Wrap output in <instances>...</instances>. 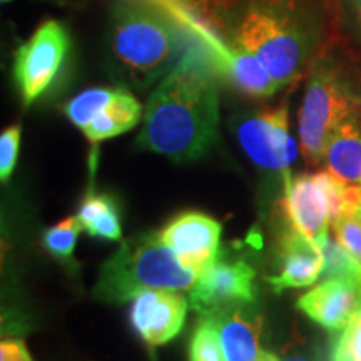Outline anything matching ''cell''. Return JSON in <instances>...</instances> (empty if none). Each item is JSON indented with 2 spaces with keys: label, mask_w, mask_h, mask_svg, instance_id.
<instances>
[{
  "label": "cell",
  "mask_w": 361,
  "mask_h": 361,
  "mask_svg": "<svg viewBox=\"0 0 361 361\" xmlns=\"http://www.w3.org/2000/svg\"><path fill=\"white\" fill-rule=\"evenodd\" d=\"M228 51L263 62L279 89L300 78L326 35L323 0H194Z\"/></svg>",
  "instance_id": "cell-1"
},
{
  "label": "cell",
  "mask_w": 361,
  "mask_h": 361,
  "mask_svg": "<svg viewBox=\"0 0 361 361\" xmlns=\"http://www.w3.org/2000/svg\"><path fill=\"white\" fill-rule=\"evenodd\" d=\"M218 72L204 45H189L149 96L137 146L179 162L204 156L218 139Z\"/></svg>",
  "instance_id": "cell-2"
},
{
  "label": "cell",
  "mask_w": 361,
  "mask_h": 361,
  "mask_svg": "<svg viewBox=\"0 0 361 361\" xmlns=\"http://www.w3.org/2000/svg\"><path fill=\"white\" fill-rule=\"evenodd\" d=\"M188 30L156 0H112L106 44L129 82L146 87L164 78L186 52Z\"/></svg>",
  "instance_id": "cell-3"
},
{
  "label": "cell",
  "mask_w": 361,
  "mask_h": 361,
  "mask_svg": "<svg viewBox=\"0 0 361 361\" xmlns=\"http://www.w3.org/2000/svg\"><path fill=\"white\" fill-rule=\"evenodd\" d=\"M196 274L189 271L161 234L144 233L126 239L102 264L94 295L106 303H126L146 290H189Z\"/></svg>",
  "instance_id": "cell-4"
},
{
  "label": "cell",
  "mask_w": 361,
  "mask_h": 361,
  "mask_svg": "<svg viewBox=\"0 0 361 361\" xmlns=\"http://www.w3.org/2000/svg\"><path fill=\"white\" fill-rule=\"evenodd\" d=\"M361 96L331 59L313 64L298 114L301 152L311 166L322 164L333 134L346 121L358 117Z\"/></svg>",
  "instance_id": "cell-5"
},
{
  "label": "cell",
  "mask_w": 361,
  "mask_h": 361,
  "mask_svg": "<svg viewBox=\"0 0 361 361\" xmlns=\"http://www.w3.org/2000/svg\"><path fill=\"white\" fill-rule=\"evenodd\" d=\"M72 39L64 22L47 19L13 54L12 74L24 107L32 106L56 82L67 57Z\"/></svg>",
  "instance_id": "cell-6"
},
{
  "label": "cell",
  "mask_w": 361,
  "mask_h": 361,
  "mask_svg": "<svg viewBox=\"0 0 361 361\" xmlns=\"http://www.w3.org/2000/svg\"><path fill=\"white\" fill-rule=\"evenodd\" d=\"M236 137L246 156L266 171H278L284 178L296 159L298 149L288 128V107L261 109L236 121Z\"/></svg>",
  "instance_id": "cell-7"
},
{
  "label": "cell",
  "mask_w": 361,
  "mask_h": 361,
  "mask_svg": "<svg viewBox=\"0 0 361 361\" xmlns=\"http://www.w3.org/2000/svg\"><path fill=\"white\" fill-rule=\"evenodd\" d=\"M255 278V269L246 261L218 259L196 276L189 288V303L202 316L252 303L256 296Z\"/></svg>",
  "instance_id": "cell-8"
},
{
  "label": "cell",
  "mask_w": 361,
  "mask_h": 361,
  "mask_svg": "<svg viewBox=\"0 0 361 361\" xmlns=\"http://www.w3.org/2000/svg\"><path fill=\"white\" fill-rule=\"evenodd\" d=\"M164 245L194 274H201L219 259L221 224L211 216L189 211L179 214L159 233Z\"/></svg>",
  "instance_id": "cell-9"
},
{
  "label": "cell",
  "mask_w": 361,
  "mask_h": 361,
  "mask_svg": "<svg viewBox=\"0 0 361 361\" xmlns=\"http://www.w3.org/2000/svg\"><path fill=\"white\" fill-rule=\"evenodd\" d=\"M188 301L171 290H146L133 300L130 324L149 346L174 340L184 326Z\"/></svg>",
  "instance_id": "cell-10"
},
{
  "label": "cell",
  "mask_w": 361,
  "mask_h": 361,
  "mask_svg": "<svg viewBox=\"0 0 361 361\" xmlns=\"http://www.w3.org/2000/svg\"><path fill=\"white\" fill-rule=\"evenodd\" d=\"M303 313L328 331H343L361 311V279L326 278L300 296Z\"/></svg>",
  "instance_id": "cell-11"
},
{
  "label": "cell",
  "mask_w": 361,
  "mask_h": 361,
  "mask_svg": "<svg viewBox=\"0 0 361 361\" xmlns=\"http://www.w3.org/2000/svg\"><path fill=\"white\" fill-rule=\"evenodd\" d=\"M283 207L291 228L306 234L316 245L329 236L328 202L314 174L284 178Z\"/></svg>",
  "instance_id": "cell-12"
},
{
  "label": "cell",
  "mask_w": 361,
  "mask_h": 361,
  "mask_svg": "<svg viewBox=\"0 0 361 361\" xmlns=\"http://www.w3.org/2000/svg\"><path fill=\"white\" fill-rule=\"evenodd\" d=\"M279 273L266 281L276 293L296 288H308L318 281L323 271V252L313 239L291 228L279 243Z\"/></svg>",
  "instance_id": "cell-13"
},
{
  "label": "cell",
  "mask_w": 361,
  "mask_h": 361,
  "mask_svg": "<svg viewBox=\"0 0 361 361\" xmlns=\"http://www.w3.org/2000/svg\"><path fill=\"white\" fill-rule=\"evenodd\" d=\"M218 326L226 361H259L261 318L245 305L209 314Z\"/></svg>",
  "instance_id": "cell-14"
},
{
  "label": "cell",
  "mask_w": 361,
  "mask_h": 361,
  "mask_svg": "<svg viewBox=\"0 0 361 361\" xmlns=\"http://www.w3.org/2000/svg\"><path fill=\"white\" fill-rule=\"evenodd\" d=\"M144 116L141 102L128 89L117 87L112 101L82 133L94 147L107 139L128 133Z\"/></svg>",
  "instance_id": "cell-15"
},
{
  "label": "cell",
  "mask_w": 361,
  "mask_h": 361,
  "mask_svg": "<svg viewBox=\"0 0 361 361\" xmlns=\"http://www.w3.org/2000/svg\"><path fill=\"white\" fill-rule=\"evenodd\" d=\"M326 169L348 183H361V121L360 116L341 124L324 152Z\"/></svg>",
  "instance_id": "cell-16"
},
{
  "label": "cell",
  "mask_w": 361,
  "mask_h": 361,
  "mask_svg": "<svg viewBox=\"0 0 361 361\" xmlns=\"http://www.w3.org/2000/svg\"><path fill=\"white\" fill-rule=\"evenodd\" d=\"M161 7H164L176 20L179 22L188 34L196 40L201 42L209 51L211 57H213L216 67L219 72H223L226 66H228L229 51L228 47L221 42L218 35L209 29L204 19L201 17L200 11H197L196 2L194 0H156Z\"/></svg>",
  "instance_id": "cell-17"
},
{
  "label": "cell",
  "mask_w": 361,
  "mask_h": 361,
  "mask_svg": "<svg viewBox=\"0 0 361 361\" xmlns=\"http://www.w3.org/2000/svg\"><path fill=\"white\" fill-rule=\"evenodd\" d=\"M224 75L250 97H271L281 90L258 57L250 52L229 51Z\"/></svg>",
  "instance_id": "cell-18"
},
{
  "label": "cell",
  "mask_w": 361,
  "mask_h": 361,
  "mask_svg": "<svg viewBox=\"0 0 361 361\" xmlns=\"http://www.w3.org/2000/svg\"><path fill=\"white\" fill-rule=\"evenodd\" d=\"M116 89L117 87H92L84 90V92L72 97L69 102H66L64 106H62V112H64V116L75 126V128L84 130L104 109H106L107 104L112 101V97H114Z\"/></svg>",
  "instance_id": "cell-19"
},
{
  "label": "cell",
  "mask_w": 361,
  "mask_h": 361,
  "mask_svg": "<svg viewBox=\"0 0 361 361\" xmlns=\"http://www.w3.org/2000/svg\"><path fill=\"white\" fill-rule=\"evenodd\" d=\"M318 246L323 252L322 276L324 279L336 276L361 279V261L350 250H346L336 236H328Z\"/></svg>",
  "instance_id": "cell-20"
},
{
  "label": "cell",
  "mask_w": 361,
  "mask_h": 361,
  "mask_svg": "<svg viewBox=\"0 0 361 361\" xmlns=\"http://www.w3.org/2000/svg\"><path fill=\"white\" fill-rule=\"evenodd\" d=\"M189 361H226L218 326L209 314L202 316L194 329L189 345Z\"/></svg>",
  "instance_id": "cell-21"
},
{
  "label": "cell",
  "mask_w": 361,
  "mask_h": 361,
  "mask_svg": "<svg viewBox=\"0 0 361 361\" xmlns=\"http://www.w3.org/2000/svg\"><path fill=\"white\" fill-rule=\"evenodd\" d=\"M82 224L78 216H72L49 228L44 234L45 250L59 259H69L78 245V238L82 231Z\"/></svg>",
  "instance_id": "cell-22"
},
{
  "label": "cell",
  "mask_w": 361,
  "mask_h": 361,
  "mask_svg": "<svg viewBox=\"0 0 361 361\" xmlns=\"http://www.w3.org/2000/svg\"><path fill=\"white\" fill-rule=\"evenodd\" d=\"M329 361H361V311L333 341Z\"/></svg>",
  "instance_id": "cell-23"
},
{
  "label": "cell",
  "mask_w": 361,
  "mask_h": 361,
  "mask_svg": "<svg viewBox=\"0 0 361 361\" xmlns=\"http://www.w3.org/2000/svg\"><path fill=\"white\" fill-rule=\"evenodd\" d=\"M20 135V124H13L11 128L4 129L0 135V178H2V183H7L17 164Z\"/></svg>",
  "instance_id": "cell-24"
},
{
  "label": "cell",
  "mask_w": 361,
  "mask_h": 361,
  "mask_svg": "<svg viewBox=\"0 0 361 361\" xmlns=\"http://www.w3.org/2000/svg\"><path fill=\"white\" fill-rule=\"evenodd\" d=\"M117 204L114 197L109 196V194L102 192H87V196L84 197L82 204L79 207L78 219L82 224L85 229L87 226L96 223L97 219H101L104 214H107L109 211L116 209Z\"/></svg>",
  "instance_id": "cell-25"
},
{
  "label": "cell",
  "mask_w": 361,
  "mask_h": 361,
  "mask_svg": "<svg viewBox=\"0 0 361 361\" xmlns=\"http://www.w3.org/2000/svg\"><path fill=\"white\" fill-rule=\"evenodd\" d=\"M333 233L338 241L361 261V219L351 216L338 219L333 223Z\"/></svg>",
  "instance_id": "cell-26"
},
{
  "label": "cell",
  "mask_w": 361,
  "mask_h": 361,
  "mask_svg": "<svg viewBox=\"0 0 361 361\" xmlns=\"http://www.w3.org/2000/svg\"><path fill=\"white\" fill-rule=\"evenodd\" d=\"M343 29L361 42V0H336Z\"/></svg>",
  "instance_id": "cell-27"
},
{
  "label": "cell",
  "mask_w": 361,
  "mask_h": 361,
  "mask_svg": "<svg viewBox=\"0 0 361 361\" xmlns=\"http://www.w3.org/2000/svg\"><path fill=\"white\" fill-rule=\"evenodd\" d=\"M0 361H32L22 340H4L0 345Z\"/></svg>",
  "instance_id": "cell-28"
},
{
  "label": "cell",
  "mask_w": 361,
  "mask_h": 361,
  "mask_svg": "<svg viewBox=\"0 0 361 361\" xmlns=\"http://www.w3.org/2000/svg\"><path fill=\"white\" fill-rule=\"evenodd\" d=\"M259 361H284L279 358L278 355L271 353V351H261V356H259Z\"/></svg>",
  "instance_id": "cell-29"
},
{
  "label": "cell",
  "mask_w": 361,
  "mask_h": 361,
  "mask_svg": "<svg viewBox=\"0 0 361 361\" xmlns=\"http://www.w3.org/2000/svg\"><path fill=\"white\" fill-rule=\"evenodd\" d=\"M284 361H310V360L303 355H291V356H288V358Z\"/></svg>",
  "instance_id": "cell-30"
},
{
  "label": "cell",
  "mask_w": 361,
  "mask_h": 361,
  "mask_svg": "<svg viewBox=\"0 0 361 361\" xmlns=\"http://www.w3.org/2000/svg\"><path fill=\"white\" fill-rule=\"evenodd\" d=\"M2 4H7V2H12V0H0Z\"/></svg>",
  "instance_id": "cell-31"
},
{
  "label": "cell",
  "mask_w": 361,
  "mask_h": 361,
  "mask_svg": "<svg viewBox=\"0 0 361 361\" xmlns=\"http://www.w3.org/2000/svg\"><path fill=\"white\" fill-rule=\"evenodd\" d=\"M356 218H358V219H361V211H360V213H358V216H356Z\"/></svg>",
  "instance_id": "cell-32"
},
{
  "label": "cell",
  "mask_w": 361,
  "mask_h": 361,
  "mask_svg": "<svg viewBox=\"0 0 361 361\" xmlns=\"http://www.w3.org/2000/svg\"><path fill=\"white\" fill-rule=\"evenodd\" d=\"M360 184H361V183H360Z\"/></svg>",
  "instance_id": "cell-33"
}]
</instances>
